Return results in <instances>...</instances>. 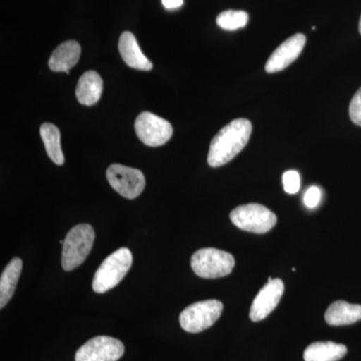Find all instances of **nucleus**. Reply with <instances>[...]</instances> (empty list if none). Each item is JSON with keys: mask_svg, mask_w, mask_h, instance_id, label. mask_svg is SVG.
I'll use <instances>...</instances> for the list:
<instances>
[{"mask_svg": "<svg viewBox=\"0 0 361 361\" xmlns=\"http://www.w3.org/2000/svg\"><path fill=\"white\" fill-rule=\"evenodd\" d=\"M320 198H322V192L318 187H310L304 195V204L307 208L313 209L319 204Z\"/></svg>", "mask_w": 361, "mask_h": 361, "instance_id": "nucleus-22", "label": "nucleus"}, {"mask_svg": "<svg viewBox=\"0 0 361 361\" xmlns=\"http://www.w3.org/2000/svg\"><path fill=\"white\" fill-rule=\"evenodd\" d=\"M248 13L242 11H226L217 18V25L222 30H237L245 27L248 23Z\"/></svg>", "mask_w": 361, "mask_h": 361, "instance_id": "nucleus-19", "label": "nucleus"}, {"mask_svg": "<svg viewBox=\"0 0 361 361\" xmlns=\"http://www.w3.org/2000/svg\"><path fill=\"white\" fill-rule=\"evenodd\" d=\"M163 6L167 9H175L183 6V0H163Z\"/></svg>", "mask_w": 361, "mask_h": 361, "instance_id": "nucleus-23", "label": "nucleus"}, {"mask_svg": "<svg viewBox=\"0 0 361 361\" xmlns=\"http://www.w3.org/2000/svg\"><path fill=\"white\" fill-rule=\"evenodd\" d=\"M230 219L239 229L256 234L270 231L277 223L276 215L260 204L237 207L230 214Z\"/></svg>", "mask_w": 361, "mask_h": 361, "instance_id": "nucleus-5", "label": "nucleus"}, {"mask_svg": "<svg viewBox=\"0 0 361 361\" xmlns=\"http://www.w3.org/2000/svg\"><path fill=\"white\" fill-rule=\"evenodd\" d=\"M324 318L325 322L332 326L353 324L361 320V305L346 301H336L329 306Z\"/></svg>", "mask_w": 361, "mask_h": 361, "instance_id": "nucleus-15", "label": "nucleus"}, {"mask_svg": "<svg viewBox=\"0 0 361 361\" xmlns=\"http://www.w3.org/2000/svg\"><path fill=\"white\" fill-rule=\"evenodd\" d=\"M103 94V80L94 71H87L78 80L75 96L80 104L92 106L97 104Z\"/></svg>", "mask_w": 361, "mask_h": 361, "instance_id": "nucleus-13", "label": "nucleus"}, {"mask_svg": "<svg viewBox=\"0 0 361 361\" xmlns=\"http://www.w3.org/2000/svg\"><path fill=\"white\" fill-rule=\"evenodd\" d=\"M123 353L122 341L110 336H97L78 349L75 361H118Z\"/></svg>", "mask_w": 361, "mask_h": 361, "instance_id": "nucleus-9", "label": "nucleus"}, {"mask_svg": "<svg viewBox=\"0 0 361 361\" xmlns=\"http://www.w3.org/2000/svg\"><path fill=\"white\" fill-rule=\"evenodd\" d=\"M21 270H23V261L20 258H14L2 272L0 278V307H6L7 303L11 301V297L13 296L20 277Z\"/></svg>", "mask_w": 361, "mask_h": 361, "instance_id": "nucleus-17", "label": "nucleus"}, {"mask_svg": "<svg viewBox=\"0 0 361 361\" xmlns=\"http://www.w3.org/2000/svg\"><path fill=\"white\" fill-rule=\"evenodd\" d=\"M132 252L121 248L104 259L92 280V289L97 293H104L120 283L130 269Z\"/></svg>", "mask_w": 361, "mask_h": 361, "instance_id": "nucleus-3", "label": "nucleus"}, {"mask_svg": "<svg viewBox=\"0 0 361 361\" xmlns=\"http://www.w3.org/2000/svg\"><path fill=\"white\" fill-rule=\"evenodd\" d=\"M360 32L361 35V16H360Z\"/></svg>", "mask_w": 361, "mask_h": 361, "instance_id": "nucleus-24", "label": "nucleus"}, {"mask_svg": "<svg viewBox=\"0 0 361 361\" xmlns=\"http://www.w3.org/2000/svg\"><path fill=\"white\" fill-rule=\"evenodd\" d=\"M40 137L44 142L49 159L56 165H63L65 156L61 149V133H59V128L52 123H45L40 127Z\"/></svg>", "mask_w": 361, "mask_h": 361, "instance_id": "nucleus-18", "label": "nucleus"}, {"mask_svg": "<svg viewBox=\"0 0 361 361\" xmlns=\"http://www.w3.org/2000/svg\"><path fill=\"white\" fill-rule=\"evenodd\" d=\"M305 44L306 37L302 33H297L285 40L283 44H280L268 59L265 66L266 71L273 73L288 68L300 56Z\"/></svg>", "mask_w": 361, "mask_h": 361, "instance_id": "nucleus-11", "label": "nucleus"}, {"mask_svg": "<svg viewBox=\"0 0 361 361\" xmlns=\"http://www.w3.org/2000/svg\"><path fill=\"white\" fill-rule=\"evenodd\" d=\"M251 133L252 123L246 118H236L225 126L211 142L209 165L218 168L232 161L245 148Z\"/></svg>", "mask_w": 361, "mask_h": 361, "instance_id": "nucleus-1", "label": "nucleus"}, {"mask_svg": "<svg viewBox=\"0 0 361 361\" xmlns=\"http://www.w3.org/2000/svg\"><path fill=\"white\" fill-rule=\"evenodd\" d=\"M348 353L343 344L332 341H319L310 344L304 351L305 361H338Z\"/></svg>", "mask_w": 361, "mask_h": 361, "instance_id": "nucleus-16", "label": "nucleus"}, {"mask_svg": "<svg viewBox=\"0 0 361 361\" xmlns=\"http://www.w3.org/2000/svg\"><path fill=\"white\" fill-rule=\"evenodd\" d=\"M283 187L285 192L288 194H296L298 193L300 190V176L296 171H287L284 173L283 178Z\"/></svg>", "mask_w": 361, "mask_h": 361, "instance_id": "nucleus-20", "label": "nucleus"}, {"mask_svg": "<svg viewBox=\"0 0 361 361\" xmlns=\"http://www.w3.org/2000/svg\"><path fill=\"white\" fill-rule=\"evenodd\" d=\"M94 228L89 224L71 228L63 243L61 265L63 269L71 271L85 262L94 246Z\"/></svg>", "mask_w": 361, "mask_h": 361, "instance_id": "nucleus-2", "label": "nucleus"}, {"mask_svg": "<svg viewBox=\"0 0 361 361\" xmlns=\"http://www.w3.org/2000/svg\"><path fill=\"white\" fill-rule=\"evenodd\" d=\"M118 51L126 63L135 70L151 71L153 63L142 54L132 32H125L118 40Z\"/></svg>", "mask_w": 361, "mask_h": 361, "instance_id": "nucleus-12", "label": "nucleus"}, {"mask_svg": "<svg viewBox=\"0 0 361 361\" xmlns=\"http://www.w3.org/2000/svg\"><path fill=\"white\" fill-rule=\"evenodd\" d=\"M106 179L116 192L127 199L137 198L146 186V180L141 171L118 164L108 168Z\"/></svg>", "mask_w": 361, "mask_h": 361, "instance_id": "nucleus-7", "label": "nucleus"}, {"mask_svg": "<svg viewBox=\"0 0 361 361\" xmlns=\"http://www.w3.org/2000/svg\"><path fill=\"white\" fill-rule=\"evenodd\" d=\"M284 293V283L281 279L268 278L267 284L259 291L250 310V319L258 322L265 319L277 307Z\"/></svg>", "mask_w": 361, "mask_h": 361, "instance_id": "nucleus-10", "label": "nucleus"}, {"mask_svg": "<svg viewBox=\"0 0 361 361\" xmlns=\"http://www.w3.org/2000/svg\"><path fill=\"white\" fill-rule=\"evenodd\" d=\"M349 116L355 125L361 127V87L356 92L349 106Z\"/></svg>", "mask_w": 361, "mask_h": 361, "instance_id": "nucleus-21", "label": "nucleus"}, {"mask_svg": "<svg viewBox=\"0 0 361 361\" xmlns=\"http://www.w3.org/2000/svg\"><path fill=\"white\" fill-rule=\"evenodd\" d=\"M195 274L207 279L227 276L235 266V259L228 252L215 248H203L191 259Z\"/></svg>", "mask_w": 361, "mask_h": 361, "instance_id": "nucleus-4", "label": "nucleus"}, {"mask_svg": "<svg viewBox=\"0 0 361 361\" xmlns=\"http://www.w3.org/2000/svg\"><path fill=\"white\" fill-rule=\"evenodd\" d=\"M222 311V302L214 299L192 304L180 313V326L190 334H198L213 326Z\"/></svg>", "mask_w": 361, "mask_h": 361, "instance_id": "nucleus-6", "label": "nucleus"}, {"mask_svg": "<svg viewBox=\"0 0 361 361\" xmlns=\"http://www.w3.org/2000/svg\"><path fill=\"white\" fill-rule=\"evenodd\" d=\"M80 45L75 40L63 42L52 52L49 61V68L56 73L65 71L68 73V71L77 65L80 58Z\"/></svg>", "mask_w": 361, "mask_h": 361, "instance_id": "nucleus-14", "label": "nucleus"}, {"mask_svg": "<svg viewBox=\"0 0 361 361\" xmlns=\"http://www.w3.org/2000/svg\"><path fill=\"white\" fill-rule=\"evenodd\" d=\"M135 130L137 137L149 147L163 146L173 135L172 125L168 121L149 111L135 118Z\"/></svg>", "mask_w": 361, "mask_h": 361, "instance_id": "nucleus-8", "label": "nucleus"}]
</instances>
